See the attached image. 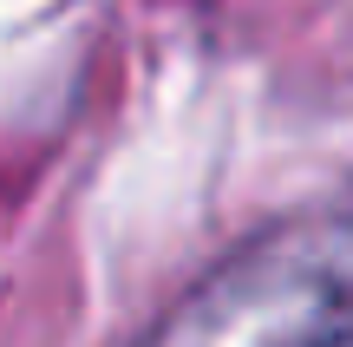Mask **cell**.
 <instances>
[{
    "mask_svg": "<svg viewBox=\"0 0 353 347\" xmlns=\"http://www.w3.org/2000/svg\"><path fill=\"white\" fill-rule=\"evenodd\" d=\"M138 347H353V190L255 230Z\"/></svg>",
    "mask_w": 353,
    "mask_h": 347,
    "instance_id": "cell-1",
    "label": "cell"
}]
</instances>
